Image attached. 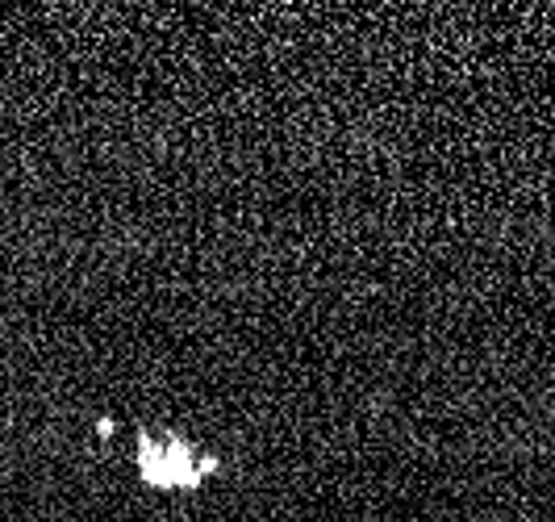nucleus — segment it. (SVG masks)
Here are the masks:
<instances>
[{"instance_id": "1", "label": "nucleus", "mask_w": 555, "mask_h": 522, "mask_svg": "<svg viewBox=\"0 0 555 522\" xmlns=\"http://www.w3.org/2000/svg\"><path fill=\"white\" fill-rule=\"evenodd\" d=\"M139 464H142V476H146L151 485H196L193 451H189L184 443L142 440Z\"/></svg>"}]
</instances>
